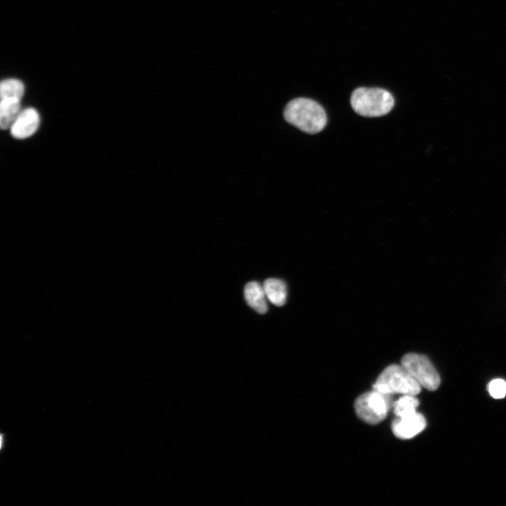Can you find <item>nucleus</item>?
I'll return each instance as SVG.
<instances>
[{
    "label": "nucleus",
    "mask_w": 506,
    "mask_h": 506,
    "mask_svg": "<svg viewBox=\"0 0 506 506\" xmlns=\"http://www.w3.org/2000/svg\"><path fill=\"white\" fill-rule=\"evenodd\" d=\"M244 296L247 304L258 313L264 314L268 307L264 288L256 281L248 283L244 289Z\"/></svg>",
    "instance_id": "obj_8"
},
{
    "label": "nucleus",
    "mask_w": 506,
    "mask_h": 506,
    "mask_svg": "<svg viewBox=\"0 0 506 506\" xmlns=\"http://www.w3.org/2000/svg\"><path fill=\"white\" fill-rule=\"evenodd\" d=\"M392 407L391 395L375 390L361 395L354 403L358 417L370 425L384 421Z\"/></svg>",
    "instance_id": "obj_4"
},
{
    "label": "nucleus",
    "mask_w": 506,
    "mask_h": 506,
    "mask_svg": "<svg viewBox=\"0 0 506 506\" xmlns=\"http://www.w3.org/2000/svg\"><path fill=\"white\" fill-rule=\"evenodd\" d=\"M419 401L414 395H405L393 403L394 413L397 417L416 411Z\"/></svg>",
    "instance_id": "obj_12"
},
{
    "label": "nucleus",
    "mask_w": 506,
    "mask_h": 506,
    "mask_svg": "<svg viewBox=\"0 0 506 506\" xmlns=\"http://www.w3.org/2000/svg\"><path fill=\"white\" fill-rule=\"evenodd\" d=\"M353 110L364 117H382L389 113L395 106L393 95L381 88H360L350 99Z\"/></svg>",
    "instance_id": "obj_2"
},
{
    "label": "nucleus",
    "mask_w": 506,
    "mask_h": 506,
    "mask_svg": "<svg viewBox=\"0 0 506 506\" xmlns=\"http://www.w3.org/2000/svg\"><path fill=\"white\" fill-rule=\"evenodd\" d=\"M401 365L424 389L435 391L439 387L440 377L430 361L424 355L409 353L403 357Z\"/></svg>",
    "instance_id": "obj_5"
},
{
    "label": "nucleus",
    "mask_w": 506,
    "mask_h": 506,
    "mask_svg": "<svg viewBox=\"0 0 506 506\" xmlns=\"http://www.w3.org/2000/svg\"><path fill=\"white\" fill-rule=\"evenodd\" d=\"M21 113V100L15 98L2 99L0 104V126L3 131L11 126Z\"/></svg>",
    "instance_id": "obj_9"
},
{
    "label": "nucleus",
    "mask_w": 506,
    "mask_h": 506,
    "mask_svg": "<svg viewBox=\"0 0 506 506\" xmlns=\"http://www.w3.org/2000/svg\"><path fill=\"white\" fill-rule=\"evenodd\" d=\"M268 300L275 305L281 307L287 300V286L286 283L278 279H268L263 286Z\"/></svg>",
    "instance_id": "obj_10"
},
{
    "label": "nucleus",
    "mask_w": 506,
    "mask_h": 506,
    "mask_svg": "<svg viewBox=\"0 0 506 506\" xmlns=\"http://www.w3.org/2000/svg\"><path fill=\"white\" fill-rule=\"evenodd\" d=\"M426 427L424 416L417 411L397 417L392 424L393 434L400 439H411L421 432Z\"/></svg>",
    "instance_id": "obj_6"
},
{
    "label": "nucleus",
    "mask_w": 506,
    "mask_h": 506,
    "mask_svg": "<svg viewBox=\"0 0 506 506\" xmlns=\"http://www.w3.org/2000/svg\"><path fill=\"white\" fill-rule=\"evenodd\" d=\"M284 115L288 123L311 135L322 132L327 123L324 108L318 102L306 98L290 101L285 108Z\"/></svg>",
    "instance_id": "obj_1"
},
{
    "label": "nucleus",
    "mask_w": 506,
    "mask_h": 506,
    "mask_svg": "<svg viewBox=\"0 0 506 506\" xmlns=\"http://www.w3.org/2000/svg\"><path fill=\"white\" fill-rule=\"evenodd\" d=\"M25 92L24 83L17 79H8L2 82L0 86L1 99L15 98L22 100Z\"/></svg>",
    "instance_id": "obj_11"
},
{
    "label": "nucleus",
    "mask_w": 506,
    "mask_h": 506,
    "mask_svg": "<svg viewBox=\"0 0 506 506\" xmlns=\"http://www.w3.org/2000/svg\"><path fill=\"white\" fill-rule=\"evenodd\" d=\"M490 395L494 399H503L506 395V382L502 379H496L488 385Z\"/></svg>",
    "instance_id": "obj_13"
},
{
    "label": "nucleus",
    "mask_w": 506,
    "mask_h": 506,
    "mask_svg": "<svg viewBox=\"0 0 506 506\" xmlns=\"http://www.w3.org/2000/svg\"><path fill=\"white\" fill-rule=\"evenodd\" d=\"M40 122L38 112L33 108H26L21 111L11 126V135L17 140L27 139L37 132Z\"/></svg>",
    "instance_id": "obj_7"
},
{
    "label": "nucleus",
    "mask_w": 506,
    "mask_h": 506,
    "mask_svg": "<svg viewBox=\"0 0 506 506\" xmlns=\"http://www.w3.org/2000/svg\"><path fill=\"white\" fill-rule=\"evenodd\" d=\"M373 390L391 395L416 396L421 393V386L402 365L393 364L379 375Z\"/></svg>",
    "instance_id": "obj_3"
}]
</instances>
